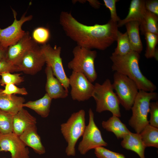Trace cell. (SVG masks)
Segmentation results:
<instances>
[{
  "instance_id": "1",
  "label": "cell",
  "mask_w": 158,
  "mask_h": 158,
  "mask_svg": "<svg viewBox=\"0 0 158 158\" xmlns=\"http://www.w3.org/2000/svg\"><path fill=\"white\" fill-rule=\"evenodd\" d=\"M59 23L67 36L77 45L87 49L104 50L116 41L117 23L111 19L104 24L87 25L78 22L71 13L63 11Z\"/></svg>"
},
{
  "instance_id": "2",
  "label": "cell",
  "mask_w": 158,
  "mask_h": 158,
  "mask_svg": "<svg viewBox=\"0 0 158 158\" xmlns=\"http://www.w3.org/2000/svg\"><path fill=\"white\" fill-rule=\"evenodd\" d=\"M112 70L125 75L133 81L139 90L154 92L156 86L142 73L139 66L140 54L133 51L122 56L111 55Z\"/></svg>"
},
{
  "instance_id": "3",
  "label": "cell",
  "mask_w": 158,
  "mask_h": 158,
  "mask_svg": "<svg viewBox=\"0 0 158 158\" xmlns=\"http://www.w3.org/2000/svg\"><path fill=\"white\" fill-rule=\"evenodd\" d=\"M92 97L95 101L97 112L107 111L112 115L121 116L120 103L109 79H106L102 84L97 83L95 84Z\"/></svg>"
},
{
  "instance_id": "4",
  "label": "cell",
  "mask_w": 158,
  "mask_h": 158,
  "mask_svg": "<svg viewBox=\"0 0 158 158\" xmlns=\"http://www.w3.org/2000/svg\"><path fill=\"white\" fill-rule=\"evenodd\" d=\"M86 127L85 111L81 109L74 112L65 123L61 125V131L68 145L65 153L68 156L75 155V146L82 136Z\"/></svg>"
},
{
  "instance_id": "5",
  "label": "cell",
  "mask_w": 158,
  "mask_h": 158,
  "mask_svg": "<svg viewBox=\"0 0 158 158\" xmlns=\"http://www.w3.org/2000/svg\"><path fill=\"white\" fill-rule=\"evenodd\" d=\"M158 95L156 92L139 90L131 108L132 116L128 124L136 133H139L149 124L148 115L150 110V101L156 100Z\"/></svg>"
},
{
  "instance_id": "6",
  "label": "cell",
  "mask_w": 158,
  "mask_h": 158,
  "mask_svg": "<svg viewBox=\"0 0 158 158\" xmlns=\"http://www.w3.org/2000/svg\"><path fill=\"white\" fill-rule=\"evenodd\" d=\"M73 58L68 64V68L72 71L84 75L91 83L97 78L95 66V60L97 52L77 45L72 51Z\"/></svg>"
},
{
  "instance_id": "7",
  "label": "cell",
  "mask_w": 158,
  "mask_h": 158,
  "mask_svg": "<svg viewBox=\"0 0 158 158\" xmlns=\"http://www.w3.org/2000/svg\"><path fill=\"white\" fill-rule=\"evenodd\" d=\"M112 83L114 90L121 104L126 110H130L139 91L135 83L126 76L115 72Z\"/></svg>"
},
{
  "instance_id": "8",
  "label": "cell",
  "mask_w": 158,
  "mask_h": 158,
  "mask_svg": "<svg viewBox=\"0 0 158 158\" xmlns=\"http://www.w3.org/2000/svg\"><path fill=\"white\" fill-rule=\"evenodd\" d=\"M89 121L86 126L82 135V140L80 142L78 150L81 154L85 155L90 150L100 147L108 145L103 140L101 132L94 121V114L91 109L89 111Z\"/></svg>"
},
{
  "instance_id": "9",
  "label": "cell",
  "mask_w": 158,
  "mask_h": 158,
  "mask_svg": "<svg viewBox=\"0 0 158 158\" xmlns=\"http://www.w3.org/2000/svg\"><path fill=\"white\" fill-rule=\"evenodd\" d=\"M40 47L44 56L45 63L50 67L54 76L61 82L65 89L68 91L69 78L66 75L61 57V47L56 45L53 47L46 44Z\"/></svg>"
},
{
  "instance_id": "10",
  "label": "cell",
  "mask_w": 158,
  "mask_h": 158,
  "mask_svg": "<svg viewBox=\"0 0 158 158\" xmlns=\"http://www.w3.org/2000/svg\"><path fill=\"white\" fill-rule=\"evenodd\" d=\"M12 10L14 18L12 23L6 28H0V42L6 48L16 43L23 37L26 32L22 29V26L32 18L31 15L26 16L25 12L19 20H17L16 12L12 9Z\"/></svg>"
},
{
  "instance_id": "11",
  "label": "cell",
  "mask_w": 158,
  "mask_h": 158,
  "mask_svg": "<svg viewBox=\"0 0 158 158\" xmlns=\"http://www.w3.org/2000/svg\"><path fill=\"white\" fill-rule=\"evenodd\" d=\"M45 63L40 47L37 44L29 50L16 66L18 72L34 75L40 71Z\"/></svg>"
},
{
  "instance_id": "12",
  "label": "cell",
  "mask_w": 158,
  "mask_h": 158,
  "mask_svg": "<svg viewBox=\"0 0 158 158\" xmlns=\"http://www.w3.org/2000/svg\"><path fill=\"white\" fill-rule=\"evenodd\" d=\"M69 78L71 95L74 100L84 101L92 97L94 85L82 73L72 71Z\"/></svg>"
},
{
  "instance_id": "13",
  "label": "cell",
  "mask_w": 158,
  "mask_h": 158,
  "mask_svg": "<svg viewBox=\"0 0 158 158\" xmlns=\"http://www.w3.org/2000/svg\"><path fill=\"white\" fill-rule=\"evenodd\" d=\"M0 151L9 152L11 158H29L28 148L13 132L0 134Z\"/></svg>"
},
{
  "instance_id": "14",
  "label": "cell",
  "mask_w": 158,
  "mask_h": 158,
  "mask_svg": "<svg viewBox=\"0 0 158 158\" xmlns=\"http://www.w3.org/2000/svg\"><path fill=\"white\" fill-rule=\"evenodd\" d=\"M28 32L16 43L7 48L6 60L10 64L16 66L25 54L37 45Z\"/></svg>"
},
{
  "instance_id": "15",
  "label": "cell",
  "mask_w": 158,
  "mask_h": 158,
  "mask_svg": "<svg viewBox=\"0 0 158 158\" xmlns=\"http://www.w3.org/2000/svg\"><path fill=\"white\" fill-rule=\"evenodd\" d=\"M47 80L45 89L46 93L52 99L65 98L68 95V91L54 75L50 67L46 65L45 69Z\"/></svg>"
},
{
  "instance_id": "16",
  "label": "cell",
  "mask_w": 158,
  "mask_h": 158,
  "mask_svg": "<svg viewBox=\"0 0 158 158\" xmlns=\"http://www.w3.org/2000/svg\"><path fill=\"white\" fill-rule=\"evenodd\" d=\"M19 137L26 146L32 148L38 154H42L45 153V148L37 133L36 125L28 128Z\"/></svg>"
},
{
  "instance_id": "17",
  "label": "cell",
  "mask_w": 158,
  "mask_h": 158,
  "mask_svg": "<svg viewBox=\"0 0 158 158\" xmlns=\"http://www.w3.org/2000/svg\"><path fill=\"white\" fill-rule=\"evenodd\" d=\"M146 11L145 0H132L127 15L125 18L121 20L117 23L118 27H121L132 21H138L140 24L144 19Z\"/></svg>"
},
{
  "instance_id": "18",
  "label": "cell",
  "mask_w": 158,
  "mask_h": 158,
  "mask_svg": "<svg viewBox=\"0 0 158 158\" xmlns=\"http://www.w3.org/2000/svg\"><path fill=\"white\" fill-rule=\"evenodd\" d=\"M36 123V118L23 107L13 116V132L19 136L28 128Z\"/></svg>"
},
{
  "instance_id": "19",
  "label": "cell",
  "mask_w": 158,
  "mask_h": 158,
  "mask_svg": "<svg viewBox=\"0 0 158 158\" xmlns=\"http://www.w3.org/2000/svg\"><path fill=\"white\" fill-rule=\"evenodd\" d=\"M2 90L0 88V109L14 115L23 108L25 99L14 95L4 94Z\"/></svg>"
},
{
  "instance_id": "20",
  "label": "cell",
  "mask_w": 158,
  "mask_h": 158,
  "mask_svg": "<svg viewBox=\"0 0 158 158\" xmlns=\"http://www.w3.org/2000/svg\"><path fill=\"white\" fill-rule=\"evenodd\" d=\"M121 144L124 148L136 153L140 158H145V151L146 147L139 133L130 132L123 138Z\"/></svg>"
},
{
  "instance_id": "21",
  "label": "cell",
  "mask_w": 158,
  "mask_h": 158,
  "mask_svg": "<svg viewBox=\"0 0 158 158\" xmlns=\"http://www.w3.org/2000/svg\"><path fill=\"white\" fill-rule=\"evenodd\" d=\"M125 25L132 50L140 54L143 49L139 33L140 23L132 21L126 23Z\"/></svg>"
},
{
  "instance_id": "22",
  "label": "cell",
  "mask_w": 158,
  "mask_h": 158,
  "mask_svg": "<svg viewBox=\"0 0 158 158\" xmlns=\"http://www.w3.org/2000/svg\"><path fill=\"white\" fill-rule=\"evenodd\" d=\"M52 99L46 93L41 98L34 101H29L24 103L23 107L30 108L43 118L49 115Z\"/></svg>"
},
{
  "instance_id": "23",
  "label": "cell",
  "mask_w": 158,
  "mask_h": 158,
  "mask_svg": "<svg viewBox=\"0 0 158 158\" xmlns=\"http://www.w3.org/2000/svg\"><path fill=\"white\" fill-rule=\"evenodd\" d=\"M102 125L107 131L114 133L118 139H123L130 132L119 117L113 115L107 121H103Z\"/></svg>"
},
{
  "instance_id": "24",
  "label": "cell",
  "mask_w": 158,
  "mask_h": 158,
  "mask_svg": "<svg viewBox=\"0 0 158 158\" xmlns=\"http://www.w3.org/2000/svg\"><path fill=\"white\" fill-rule=\"evenodd\" d=\"M145 147L158 148V128L149 124L139 133Z\"/></svg>"
},
{
  "instance_id": "25",
  "label": "cell",
  "mask_w": 158,
  "mask_h": 158,
  "mask_svg": "<svg viewBox=\"0 0 158 158\" xmlns=\"http://www.w3.org/2000/svg\"><path fill=\"white\" fill-rule=\"evenodd\" d=\"M158 16L146 10L144 19L140 24L141 34L149 32L158 35Z\"/></svg>"
},
{
  "instance_id": "26",
  "label": "cell",
  "mask_w": 158,
  "mask_h": 158,
  "mask_svg": "<svg viewBox=\"0 0 158 158\" xmlns=\"http://www.w3.org/2000/svg\"><path fill=\"white\" fill-rule=\"evenodd\" d=\"M116 41L117 46L112 55L123 56L132 51L126 32L122 33L118 30Z\"/></svg>"
},
{
  "instance_id": "27",
  "label": "cell",
  "mask_w": 158,
  "mask_h": 158,
  "mask_svg": "<svg viewBox=\"0 0 158 158\" xmlns=\"http://www.w3.org/2000/svg\"><path fill=\"white\" fill-rule=\"evenodd\" d=\"M144 35L146 43L145 57L147 59L154 58L158 60V52L156 46L158 42V35L149 32H146Z\"/></svg>"
},
{
  "instance_id": "28",
  "label": "cell",
  "mask_w": 158,
  "mask_h": 158,
  "mask_svg": "<svg viewBox=\"0 0 158 158\" xmlns=\"http://www.w3.org/2000/svg\"><path fill=\"white\" fill-rule=\"evenodd\" d=\"M14 114L0 109V134L13 132Z\"/></svg>"
},
{
  "instance_id": "29",
  "label": "cell",
  "mask_w": 158,
  "mask_h": 158,
  "mask_svg": "<svg viewBox=\"0 0 158 158\" xmlns=\"http://www.w3.org/2000/svg\"><path fill=\"white\" fill-rule=\"evenodd\" d=\"M50 37L49 30L44 27H40L35 29L33 31L32 37L33 40L37 43L46 44Z\"/></svg>"
},
{
  "instance_id": "30",
  "label": "cell",
  "mask_w": 158,
  "mask_h": 158,
  "mask_svg": "<svg viewBox=\"0 0 158 158\" xmlns=\"http://www.w3.org/2000/svg\"><path fill=\"white\" fill-rule=\"evenodd\" d=\"M1 78L0 80V86H5L8 84L18 85L24 81L23 78L20 74H12L9 72H4L0 74Z\"/></svg>"
},
{
  "instance_id": "31",
  "label": "cell",
  "mask_w": 158,
  "mask_h": 158,
  "mask_svg": "<svg viewBox=\"0 0 158 158\" xmlns=\"http://www.w3.org/2000/svg\"><path fill=\"white\" fill-rule=\"evenodd\" d=\"M94 149L95 154L97 158H126L123 154L111 151L103 147Z\"/></svg>"
},
{
  "instance_id": "32",
  "label": "cell",
  "mask_w": 158,
  "mask_h": 158,
  "mask_svg": "<svg viewBox=\"0 0 158 158\" xmlns=\"http://www.w3.org/2000/svg\"><path fill=\"white\" fill-rule=\"evenodd\" d=\"M2 92L3 93L8 95L16 94L26 95L28 94L25 88L19 87L13 84H8L5 85L4 89H2Z\"/></svg>"
},
{
  "instance_id": "33",
  "label": "cell",
  "mask_w": 158,
  "mask_h": 158,
  "mask_svg": "<svg viewBox=\"0 0 158 158\" xmlns=\"http://www.w3.org/2000/svg\"><path fill=\"white\" fill-rule=\"evenodd\" d=\"M149 113L150 118L149 124L151 125L158 128V102H150Z\"/></svg>"
},
{
  "instance_id": "34",
  "label": "cell",
  "mask_w": 158,
  "mask_h": 158,
  "mask_svg": "<svg viewBox=\"0 0 158 158\" xmlns=\"http://www.w3.org/2000/svg\"><path fill=\"white\" fill-rule=\"evenodd\" d=\"M119 1L118 0H104V4L110 11L111 19L113 21L118 23L121 20L118 16L116 8V3Z\"/></svg>"
},
{
  "instance_id": "35",
  "label": "cell",
  "mask_w": 158,
  "mask_h": 158,
  "mask_svg": "<svg viewBox=\"0 0 158 158\" xmlns=\"http://www.w3.org/2000/svg\"><path fill=\"white\" fill-rule=\"evenodd\" d=\"M18 72L17 67L10 64L6 60L0 61V74L4 72Z\"/></svg>"
},
{
  "instance_id": "36",
  "label": "cell",
  "mask_w": 158,
  "mask_h": 158,
  "mask_svg": "<svg viewBox=\"0 0 158 158\" xmlns=\"http://www.w3.org/2000/svg\"><path fill=\"white\" fill-rule=\"evenodd\" d=\"M146 10L158 16V1L157 0H145Z\"/></svg>"
},
{
  "instance_id": "37",
  "label": "cell",
  "mask_w": 158,
  "mask_h": 158,
  "mask_svg": "<svg viewBox=\"0 0 158 158\" xmlns=\"http://www.w3.org/2000/svg\"><path fill=\"white\" fill-rule=\"evenodd\" d=\"M7 49L0 42V61L6 60Z\"/></svg>"
},
{
  "instance_id": "38",
  "label": "cell",
  "mask_w": 158,
  "mask_h": 158,
  "mask_svg": "<svg viewBox=\"0 0 158 158\" xmlns=\"http://www.w3.org/2000/svg\"><path fill=\"white\" fill-rule=\"evenodd\" d=\"M88 1L90 5L96 8H99L101 4L100 2L97 0H88Z\"/></svg>"
}]
</instances>
